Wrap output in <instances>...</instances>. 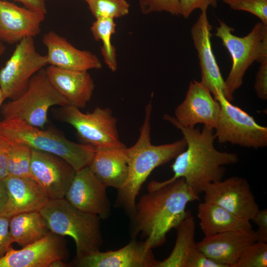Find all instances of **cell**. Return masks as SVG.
<instances>
[{
  "label": "cell",
  "instance_id": "cell-14",
  "mask_svg": "<svg viewBox=\"0 0 267 267\" xmlns=\"http://www.w3.org/2000/svg\"><path fill=\"white\" fill-rule=\"evenodd\" d=\"M221 112L219 102L201 82L195 80L189 84L185 97L175 110L177 122L184 127L198 124L212 130L216 128Z\"/></svg>",
  "mask_w": 267,
  "mask_h": 267
},
{
  "label": "cell",
  "instance_id": "cell-10",
  "mask_svg": "<svg viewBox=\"0 0 267 267\" xmlns=\"http://www.w3.org/2000/svg\"><path fill=\"white\" fill-rule=\"evenodd\" d=\"M48 64L46 55L36 50L34 38L17 44L11 56L0 69V89L6 98L19 97L26 90L32 77Z\"/></svg>",
  "mask_w": 267,
  "mask_h": 267
},
{
  "label": "cell",
  "instance_id": "cell-24",
  "mask_svg": "<svg viewBox=\"0 0 267 267\" xmlns=\"http://www.w3.org/2000/svg\"><path fill=\"white\" fill-rule=\"evenodd\" d=\"M195 222L191 211H186L184 218L176 226L177 238L170 255L158 261L157 267H194L200 254L195 240Z\"/></svg>",
  "mask_w": 267,
  "mask_h": 267
},
{
  "label": "cell",
  "instance_id": "cell-12",
  "mask_svg": "<svg viewBox=\"0 0 267 267\" xmlns=\"http://www.w3.org/2000/svg\"><path fill=\"white\" fill-rule=\"evenodd\" d=\"M30 172L49 199H60L64 198L76 171L59 156L32 149Z\"/></svg>",
  "mask_w": 267,
  "mask_h": 267
},
{
  "label": "cell",
  "instance_id": "cell-34",
  "mask_svg": "<svg viewBox=\"0 0 267 267\" xmlns=\"http://www.w3.org/2000/svg\"><path fill=\"white\" fill-rule=\"evenodd\" d=\"M260 63L256 74L254 88L259 98L267 99V60Z\"/></svg>",
  "mask_w": 267,
  "mask_h": 267
},
{
  "label": "cell",
  "instance_id": "cell-26",
  "mask_svg": "<svg viewBox=\"0 0 267 267\" xmlns=\"http://www.w3.org/2000/svg\"><path fill=\"white\" fill-rule=\"evenodd\" d=\"M9 230L13 243L24 247L49 232L39 211L20 213L10 218Z\"/></svg>",
  "mask_w": 267,
  "mask_h": 267
},
{
  "label": "cell",
  "instance_id": "cell-29",
  "mask_svg": "<svg viewBox=\"0 0 267 267\" xmlns=\"http://www.w3.org/2000/svg\"><path fill=\"white\" fill-rule=\"evenodd\" d=\"M89 10L96 19L119 18L129 12L127 0H86Z\"/></svg>",
  "mask_w": 267,
  "mask_h": 267
},
{
  "label": "cell",
  "instance_id": "cell-31",
  "mask_svg": "<svg viewBox=\"0 0 267 267\" xmlns=\"http://www.w3.org/2000/svg\"><path fill=\"white\" fill-rule=\"evenodd\" d=\"M231 9L248 12L267 25V0H222Z\"/></svg>",
  "mask_w": 267,
  "mask_h": 267
},
{
  "label": "cell",
  "instance_id": "cell-21",
  "mask_svg": "<svg viewBox=\"0 0 267 267\" xmlns=\"http://www.w3.org/2000/svg\"><path fill=\"white\" fill-rule=\"evenodd\" d=\"M45 71L51 85L70 105L80 109L90 101L95 85L88 71L66 70L51 65Z\"/></svg>",
  "mask_w": 267,
  "mask_h": 267
},
{
  "label": "cell",
  "instance_id": "cell-16",
  "mask_svg": "<svg viewBox=\"0 0 267 267\" xmlns=\"http://www.w3.org/2000/svg\"><path fill=\"white\" fill-rule=\"evenodd\" d=\"M212 29L207 11H201L191 29V38L199 60L200 82L208 88L214 98L221 92L226 98L224 80L212 47Z\"/></svg>",
  "mask_w": 267,
  "mask_h": 267
},
{
  "label": "cell",
  "instance_id": "cell-5",
  "mask_svg": "<svg viewBox=\"0 0 267 267\" xmlns=\"http://www.w3.org/2000/svg\"><path fill=\"white\" fill-rule=\"evenodd\" d=\"M0 135L11 144L23 143L59 156L76 171L89 165L96 150L90 145L73 142L54 131L42 130L17 118L0 121Z\"/></svg>",
  "mask_w": 267,
  "mask_h": 267
},
{
  "label": "cell",
  "instance_id": "cell-40",
  "mask_svg": "<svg viewBox=\"0 0 267 267\" xmlns=\"http://www.w3.org/2000/svg\"><path fill=\"white\" fill-rule=\"evenodd\" d=\"M5 50L6 47L3 43L0 41V59L3 55Z\"/></svg>",
  "mask_w": 267,
  "mask_h": 267
},
{
  "label": "cell",
  "instance_id": "cell-9",
  "mask_svg": "<svg viewBox=\"0 0 267 267\" xmlns=\"http://www.w3.org/2000/svg\"><path fill=\"white\" fill-rule=\"evenodd\" d=\"M214 98L221 106L214 134L220 143L254 149L267 146V127L260 125L252 116L233 105L222 93H219Z\"/></svg>",
  "mask_w": 267,
  "mask_h": 267
},
{
  "label": "cell",
  "instance_id": "cell-2",
  "mask_svg": "<svg viewBox=\"0 0 267 267\" xmlns=\"http://www.w3.org/2000/svg\"><path fill=\"white\" fill-rule=\"evenodd\" d=\"M163 119L181 132L186 147L171 166L173 176L166 180L157 181L159 184H164L182 178L190 189L199 195L209 184L222 179L225 166L238 162L237 154L220 151L215 148L214 130L205 126L202 130L198 128L183 127L174 117L167 114Z\"/></svg>",
  "mask_w": 267,
  "mask_h": 267
},
{
  "label": "cell",
  "instance_id": "cell-30",
  "mask_svg": "<svg viewBox=\"0 0 267 267\" xmlns=\"http://www.w3.org/2000/svg\"><path fill=\"white\" fill-rule=\"evenodd\" d=\"M267 243L256 241L243 252L233 267H267Z\"/></svg>",
  "mask_w": 267,
  "mask_h": 267
},
{
  "label": "cell",
  "instance_id": "cell-23",
  "mask_svg": "<svg viewBox=\"0 0 267 267\" xmlns=\"http://www.w3.org/2000/svg\"><path fill=\"white\" fill-rule=\"evenodd\" d=\"M126 147L96 149L89 166L96 178L107 187L118 190L124 185L129 167Z\"/></svg>",
  "mask_w": 267,
  "mask_h": 267
},
{
  "label": "cell",
  "instance_id": "cell-25",
  "mask_svg": "<svg viewBox=\"0 0 267 267\" xmlns=\"http://www.w3.org/2000/svg\"><path fill=\"white\" fill-rule=\"evenodd\" d=\"M197 215L201 230L205 236L252 228L250 221L208 201H204L199 204Z\"/></svg>",
  "mask_w": 267,
  "mask_h": 267
},
{
  "label": "cell",
  "instance_id": "cell-37",
  "mask_svg": "<svg viewBox=\"0 0 267 267\" xmlns=\"http://www.w3.org/2000/svg\"><path fill=\"white\" fill-rule=\"evenodd\" d=\"M23 4L24 7L32 10L46 14L45 0H14Z\"/></svg>",
  "mask_w": 267,
  "mask_h": 267
},
{
  "label": "cell",
  "instance_id": "cell-13",
  "mask_svg": "<svg viewBox=\"0 0 267 267\" xmlns=\"http://www.w3.org/2000/svg\"><path fill=\"white\" fill-rule=\"evenodd\" d=\"M106 188L87 166L76 171L64 198L79 210L106 219L111 211Z\"/></svg>",
  "mask_w": 267,
  "mask_h": 267
},
{
  "label": "cell",
  "instance_id": "cell-28",
  "mask_svg": "<svg viewBox=\"0 0 267 267\" xmlns=\"http://www.w3.org/2000/svg\"><path fill=\"white\" fill-rule=\"evenodd\" d=\"M31 153L32 148L25 144H11L7 164L8 175L15 177L31 178Z\"/></svg>",
  "mask_w": 267,
  "mask_h": 267
},
{
  "label": "cell",
  "instance_id": "cell-39",
  "mask_svg": "<svg viewBox=\"0 0 267 267\" xmlns=\"http://www.w3.org/2000/svg\"><path fill=\"white\" fill-rule=\"evenodd\" d=\"M71 267L70 263H67L63 260L58 259L53 261L48 267Z\"/></svg>",
  "mask_w": 267,
  "mask_h": 267
},
{
  "label": "cell",
  "instance_id": "cell-11",
  "mask_svg": "<svg viewBox=\"0 0 267 267\" xmlns=\"http://www.w3.org/2000/svg\"><path fill=\"white\" fill-rule=\"evenodd\" d=\"M203 192L204 201L219 205L249 221L260 209L249 183L242 177L233 176L212 182Z\"/></svg>",
  "mask_w": 267,
  "mask_h": 267
},
{
  "label": "cell",
  "instance_id": "cell-41",
  "mask_svg": "<svg viewBox=\"0 0 267 267\" xmlns=\"http://www.w3.org/2000/svg\"><path fill=\"white\" fill-rule=\"evenodd\" d=\"M6 99L2 90L0 89V106L3 101Z\"/></svg>",
  "mask_w": 267,
  "mask_h": 267
},
{
  "label": "cell",
  "instance_id": "cell-18",
  "mask_svg": "<svg viewBox=\"0 0 267 267\" xmlns=\"http://www.w3.org/2000/svg\"><path fill=\"white\" fill-rule=\"evenodd\" d=\"M45 14L0 0V41L14 44L25 38H34L41 32Z\"/></svg>",
  "mask_w": 267,
  "mask_h": 267
},
{
  "label": "cell",
  "instance_id": "cell-32",
  "mask_svg": "<svg viewBox=\"0 0 267 267\" xmlns=\"http://www.w3.org/2000/svg\"><path fill=\"white\" fill-rule=\"evenodd\" d=\"M219 0H179L181 15L188 18L196 9L207 11L209 6L216 8Z\"/></svg>",
  "mask_w": 267,
  "mask_h": 267
},
{
  "label": "cell",
  "instance_id": "cell-17",
  "mask_svg": "<svg viewBox=\"0 0 267 267\" xmlns=\"http://www.w3.org/2000/svg\"><path fill=\"white\" fill-rule=\"evenodd\" d=\"M67 256V248L61 236L49 232L20 250H9L0 259V267H48L53 261L64 260Z\"/></svg>",
  "mask_w": 267,
  "mask_h": 267
},
{
  "label": "cell",
  "instance_id": "cell-38",
  "mask_svg": "<svg viewBox=\"0 0 267 267\" xmlns=\"http://www.w3.org/2000/svg\"><path fill=\"white\" fill-rule=\"evenodd\" d=\"M8 201V194L5 183L0 180V215L3 213Z\"/></svg>",
  "mask_w": 267,
  "mask_h": 267
},
{
  "label": "cell",
  "instance_id": "cell-8",
  "mask_svg": "<svg viewBox=\"0 0 267 267\" xmlns=\"http://www.w3.org/2000/svg\"><path fill=\"white\" fill-rule=\"evenodd\" d=\"M57 117L71 125L85 142L97 148L126 147L120 140L117 119L109 108L96 107L90 113H83L71 105L61 106Z\"/></svg>",
  "mask_w": 267,
  "mask_h": 267
},
{
  "label": "cell",
  "instance_id": "cell-20",
  "mask_svg": "<svg viewBox=\"0 0 267 267\" xmlns=\"http://www.w3.org/2000/svg\"><path fill=\"white\" fill-rule=\"evenodd\" d=\"M43 43L47 49L46 56L49 65L80 71L102 67L101 61L95 54L76 48L66 38L53 31L44 34Z\"/></svg>",
  "mask_w": 267,
  "mask_h": 267
},
{
  "label": "cell",
  "instance_id": "cell-33",
  "mask_svg": "<svg viewBox=\"0 0 267 267\" xmlns=\"http://www.w3.org/2000/svg\"><path fill=\"white\" fill-rule=\"evenodd\" d=\"M9 217L0 215V259L12 249L13 243L9 230Z\"/></svg>",
  "mask_w": 267,
  "mask_h": 267
},
{
  "label": "cell",
  "instance_id": "cell-4",
  "mask_svg": "<svg viewBox=\"0 0 267 267\" xmlns=\"http://www.w3.org/2000/svg\"><path fill=\"white\" fill-rule=\"evenodd\" d=\"M39 212L50 232L74 239L75 258L100 251L103 239L99 216L79 210L64 198L48 199Z\"/></svg>",
  "mask_w": 267,
  "mask_h": 267
},
{
  "label": "cell",
  "instance_id": "cell-6",
  "mask_svg": "<svg viewBox=\"0 0 267 267\" xmlns=\"http://www.w3.org/2000/svg\"><path fill=\"white\" fill-rule=\"evenodd\" d=\"M215 35L220 38L232 59L228 75L224 80L226 99L231 101L233 94L243 84L244 75L255 62L267 60V25L257 23L245 36L234 35V29L218 20Z\"/></svg>",
  "mask_w": 267,
  "mask_h": 267
},
{
  "label": "cell",
  "instance_id": "cell-27",
  "mask_svg": "<svg viewBox=\"0 0 267 267\" xmlns=\"http://www.w3.org/2000/svg\"><path fill=\"white\" fill-rule=\"evenodd\" d=\"M116 27L114 20L112 19H96L90 27L93 38L102 44L101 55L104 62L112 72L116 71L118 68L116 50L111 42Z\"/></svg>",
  "mask_w": 267,
  "mask_h": 267
},
{
  "label": "cell",
  "instance_id": "cell-7",
  "mask_svg": "<svg viewBox=\"0 0 267 267\" xmlns=\"http://www.w3.org/2000/svg\"><path fill=\"white\" fill-rule=\"evenodd\" d=\"M67 105L70 104L51 85L44 68L32 77L22 94L2 105L1 112L3 119L17 118L42 129L51 107Z\"/></svg>",
  "mask_w": 267,
  "mask_h": 267
},
{
  "label": "cell",
  "instance_id": "cell-19",
  "mask_svg": "<svg viewBox=\"0 0 267 267\" xmlns=\"http://www.w3.org/2000/svg\"><path fill=\"white\" fill-rule=\"evenodd\" d=\"M256 241L255 231L252 228L205 236L196 246L205 256L223 267H233L245 249Z\"/></svg>",
  "mask_w": 267,
  "mask_h": 267
},
{
  "label": "cell",
  "instance_id": "cell-15",
  "mask_svg": "<svg viewBox=\"0 0 267 267\" xmlns=\"http://www.w3.org/2000/svg\"><path fill=\"white\" fill-rule=\"evenodd\" d=\"M146 241L135 238L123 247L114 251L91 253L75 258L70 263L77 267H157L158 261Z\"/></svg>",
  "mask_w": 267,
  "mask_h": 267
},
{
  "label": "cell",
  "instance_id": "cell-1",
  "mask_svg": "<svg viewBox=\"0 0 267 267\" xmlns=\"http://www.w3.org/2000/svg\"><path fill=\"white\" fill-rule=\"evenodd\" d=\"M142 195L131 218L132 238L139 235L151 248L163 245L167 234L184 218L187 204L199 200L183 178L164 184L152 181Z\"/></svg>",
  "mask_w": 267,
  "mask_h": 267
},
{
  "label": "cell",
  "instance_id": "cell-35",
  "mask_svg": "<svg viewBox=\"0 0 267 267\" xmlns=\"http://www.w3.org/2000/svg\"><path fill=\"white\" fill-rule=\"evenodd\" d=\"M252 221L257 225V241L267 243V209L259 210Z\"/></svg>",
  "mask_w": 267,
  "mask_h": 267
},
{
  "label": "cell",
  "instance_id": "cell-36",
  "mask_svg": "<svg viewBox=\"0 0 267 267\" xmlns=\"http://www.w3.org/2000/svg\"><path fill=\"white\" fill-rule=\"evenodd\" d=\"M11 144L0 135V180H3L8 176L7 164Z\"/></svg>",
  "mask_w": 267,
  "mask_h": 267
},
{
  "label": "cell",
  "instance_id": "cell-42",
  "mask_svg": "<svg viewBox=\"0 0 267 267\" xmlns=\"http://www.w3.org/2000/svg\"><path fill=\"white\" fill-rule=\"evenodd\" d=\"M84 0L86 1V0Z\"/></svg>",
  "mask_w": 267,
  "mask_h": 267
},
{
  "label": "cell",
  "instance_id": "cell-22",
  "mask_svg": "<svg viewBox=\"0 0 267 267\" xmlns=\"http://www.w3.org/2000/svg\"><path fill=\"white\" fill-rule=\"evenodd\" d=\"M8 201L1 215L11 218L14 215L40 211L49 199L38 183L31 178L8 176L3 180Z\"/></svg>",
  "mask_w": 267,
  "mask_h": 267
},
{
  "label": "cell",
  "instance_id": "cell-3",
  "mask_svg": "<svg viewBox=\"0 0 267 267\" xmlns=\"http://www.w3.org/2000/svg\"><path fill=\"white\" fill-rule=\"evenodd\" d=\"M151 101L146 105L143 123L136 143L126 148L129 172L122 188L117 190L115 204L130 217L134 212L136 198L143 184L157 167L175 159L186 147L185 139L159 145L151 142Z\"/></svg>",
  "mask_w": 267,
  "mask_h": 267
}]
</instances>
